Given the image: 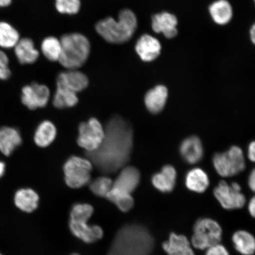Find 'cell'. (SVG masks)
<instances>
[{
	"label": "cell",
	"mask_w": 255,
	"mask_h": 255,
	"mask_svg": "<svg viewBox=\"0 0 255 255\" xmlns=\"http://www.w3.org/2000/svg\"><path fill=\"white\" fill-rule=\"evenodd\" d=\"M132 146L131 127L125 120L116 116L108 123L100 147L94 152H87V155L101 173H114L129 161Z\"/></svg>",
	"instance_id": "cell-1"
},
{
	"label": "cell",
	"mask_w": 255,
	"mask_h": 255,
	"mask_svg": "<svg viewBox=\"0 0 255 255\" xmlns=\"http://www.w3.org/2000/svg\"><path fill=\"white\" fill-rule=\"evenodd\" d=\"M154 239L144 226L128 224L117 233L108 255H150Z\"/></svg>",
	"instance_id": "cell-2"
},
{
	"label": "cell",
	"mask_w": 255,
	"mask_h": 255,
	"mask_svg": "<svg viewBox=\"0 0 255 255\" xmlns=\"http://www.w3.org/2000/svg\"><path fill=\"white\" fill-rule=\"evenodd\" d=\"M136 15L129 9L120 12L119 20L107 17L96 24L97 33L108 42L122 44L131 39L137 28Z\"/></svg>",
	"instance_id": "cell-3"
},
{
	"label": "cell",
	"mask_w": 255,
	"mask_h": 255,
	"mask_svg": "<svg viewBox=\"0 0 255 255\" xmlns=\"http://www.w3.org/2000/svg\"><path fill=\"white\" fill-rule=\"evenodd\" d=\"M60 41L62 49L58 61L64 68L76 70L84 65L91 51L87 38L81 33H71L63 35Z\"/></svg>",
	"instance_id": "cell-4"
},
{
	"label": "cell",
	"mask_w": 255,
	"mask_h": 255,
	"mask_svg": "<svg viewBox=\"0 0 255 255\" xmlns=\"http://www.w3.org/2000/svg\"><path fill=\"white\" fill-rule=\"evenodd\" d=\"M94 208L87 203L73 205L70 213L69 228L73 235L87 244L94 243L103 237L104 231L100 226L88 225Z\"/></svg>",
	"instance_id": "cell-5"
},
{
	"label": "cell",
	"mask_w": 255,
	"mask_h": 255,
	"mask_svg": "<svg viewBox=\"0 0 255 255\" xmlns=\"http://www.w3.org/2000/svg\"><path fill=\"white\" fill-rule=\"evenodd\" d=\"M222 229L219 223L212 219L203 218L194 224L191 244L198 250H205L219 244Z\"/></svg>",
	"instance_id": "cell-6"
},
{
	"label": "cell",
	"mask_w": 255,
	"mask_h": 255,
	"mask_svg": "<svg viewBox=\"0 0 255 255\" xmlns=\"http://www.w3.org/2000/svg\"><path fill=\"white\" fill-rule=\"evenodd\" d=\"M92 163L88 159L73 156L63 167L65 180L72 189H79L90 182Z\"/></svg>",
	"instance_id": "cell-7"
},
{
	"label": "cell",
	"mask_w": 255,
	"mask_h": 255,
	"mask_svg": "<svg viewBox=\"0 0 255 255\" xmlns=\"http://www.w3.org/2000/svg\"><path fill=\"white\" fill-rule=\"evenodd\" d=\"M218 173L223 177L234 176L245 168L244 152L241 148L233 146L227 151L217 153L213 158Z\"/></svg>",
	"instance_id": "cell-8"
},
{
	"label": "cell",
	"mask_w": 255,
	"mask_h": 255,
	"mask_svg": "<svg viewBox=\"0 0 255 255\" xmlns=\"http://www.w3.org/2000/svg\"><path fill=\"white\" fill-rule=\"evenodd\" d=\"M104 137L105 129L97 119L93 118L80 124L77 142L87 152L97 150L103 143Z\"/></svg>",
	"instance_id": "cell-9"
},
{
	"label": "cell",
	"mask_w": 255,
	"mask_h": 255,
	"mask_svg": "<svg viewBox=\"0 0 255 255\" xmlns=\"http://www.w3.org/2000/svg\"><path fill=\"white\" fill-rule=\"evenodd\" d=\"M241 187L237 183L229 185L225 181H221L213 193L223 208L226 210L241 209L246 203V198L241 192Z\"/></svg>",
	"instance_id": "cell-10"
},
{
	"label": "cell",
	"mask_w": 255,
	"mask_h": 255,
	"mask_svg": "<svg viewBox=\"0 0 255 255\" xmlns=\"http://www.w3.org/2000/svg\"><path fill=\"white\" fill-rule=\"evenodd\" d=\"M50 98V91L46 86L33 83L22 89V103L28 109L34 110L46 106Z\"/></svg>",
	"instance_id": "cell-11"
},
{
	"label": "cell",
	"mask_w": 255,
	"mask_h": 255,
	"mask_svg": "<svg viewBox=\"0 0 255 255\" xmlns=\"http://www.w3.org/2000/svg\"><path fill=\"white\" fill-rule=\"evenodd\" d=\"M135 49L142 61L150 62L160 55L162 47L158 39L151 35L145 34L136 41Z\"/></svg>",
	"instance_id": "cell-12"
},
{
	"label": "cell",
	"mask_w": 255,
	"mask_h": 255,
	"mask_svg": "<svg viewBox=\"0 0 255 255\" xmlns=\"http://www.w3.org/2000/svg\"><path fill=\"white\" fill-rule=\"evenodd\" d=\"M178 20L176 16L168 12H162L152 16L151 27L156 33H162L167 39L177 36Z\"/></svg>",
	"instance_id": "cell-13"
},
{
	"label": "cell",
	"mask_w": 255,
	"mask_h": 255,
	"mask_svg": "<svg viewBox=\"0 0 255 255\" xmlns=\"http://www.w3.org/2000/svg\"><path fill=\"white\" fill-rule=\"evenodd\" d=\"M88 84L87 76L76 70L60 73L57 78V87L68 89L75 93L84 90Z\"/></svg>",
	"instance_id": "cell-14"
},
{
	"label": "cell",
	"mask_w": 255,
	"mask_h": 255,
	"mask_svg": "<svg viewBox=\"0 0 255 255\" xmlns=\"http://www.w3.org/2000/svg\"><path fill=\"white\" fill-rule=\"evenodd\" d=\"M141 175L138 169L134 167H124L120 172L113 187L123 192L131 194L138 186Z\"/></svg>",
	"instance_id": "cell-15"
},
{
	"label": "cell",
	"mask_w": 255,
	"mask_h": 255,
	"mask_svg": "<svg viewBox=\"0 0 255 255\" xmlns=\"http://www.w3.org/2000/svg\"><path fill=\"white\" fill-rule=\"evenodd\" d=\"M162 248L168 255H196L186 236L174 233L164 242Z\"/></svg>",
	"instance_id": "cell-16"
},
{
	"label": "cell",
	"mask_w": 255,
	"mask_h": 255,
	"mask_svg": "<svg viewBox=\"0 0 255 255\" xmlns=\"http://www.w3.org/2000/svg\"><path fill=\"white\" fill-rule=\"evenodd\" d=\"M180 151L181 156L188 163H197L203 156L202 143L198 137L190 136L181 143Z\"/></svg>",
	"instance_id": "cell-17"
},
{
	"label": "cell",
	"mask_w": 255,
	"mask_h": 255,
	"mask_svg": "<svg viewBox=\"0 0 255 255\" xmlns=\"http://www.w3.org/2000/svg\"><path fill=\"white\" fill-rule=\"evenodd\" d=\"M21 142V136L17 129L9 127L0 128V152L2 154L10 155Z\"/></svg>",
	"instance_id": "cell-18"
},
{
	"label": "cell",
	"mask_w": 255,
	"mask_h": 255,
	"mask_svg": "<svg viewBox=\"0 0 255 255\" xmlns=\"http://www.w3.org/2000/svg\"><path fill=\"white\" fill-rule=\"evenodd\" d=\"M176 178L175 169L170 165H166L159 173L153 175L151 181L155 189L162 193H169L174 189Z\"/></svg>",
	"instance_id": "cell-19"
},
{
	"label": "cell",
	"mask_w": 255,
	"mask_h": 255,
	"mask_svg": "<svg viewBox=\"0 0 255 255\" xmlns=\"http://www.w3.org/2000/svg\"><path fill=\"white\" fill-rule=\"evenodd\" d=\"M168 98V89L165 86L158 85L149 90L145 96V104L152 114H158L164 109Z\"/></svg>",
	"instance_id": "cell-20"
},
{
	"label": "cell",
	"mask_w": 255,
	"mask_h": 255,
	"mask_svg": "<svg viewBox=\"0 0 255 255\" xmlns=\"http://www.w3.org/2000/svg\"><path fill=\"white\" fill-rule=\"evenodd\" d=\"M14 49L18 61L23 65L33 63L39 58V51L35 49L33 41L28 38L19 40Z\"/></svg>",
	"instance_id": "cell-21"
},
{
	"label": "cell",
	"mask_w": 255,
	"mask_h": 255,
	"mask_svg": "<svg viewBox=\"0 0 255 255\" xmlns=\"http://www.w3.org/2000/svg\"><path fill=\"white\" fill-rule=\"evenodd\" d=\"M39 197L31 189H21L16 191L14 202L16 207L21 211L31 213L37 208Z\"/></svg>",
	"instance_id": "cell-22"
},
{
	"label": "cell",
	"mask_w": 255,
	"mask_h": 255,
	"mask_svg": "<svg viewBox=\"0 0 255 255\" xmlns=\"http://www.w3.org/2000/svg\"><path fill=\"white\" fill-rule=\"evenodd\" d=\"M210 16L215 23L219 25L227 24L232 20L233 9L228 0H217L209 6Z\"/></svg>",
	"instance_id": "cell-23"
},
{
	"label": "cell",
	"mask_w": 255,
	"mask_h": 255,
	"mask_svg": "<svg viewBox=\"0 0 255 255\" xmlns=\"http://www.w3.org/2000/svg\"><path fill=\"white\" fill-rule=\"evenodd\" d=\"M186 185L188 189L194 192H205L209 186L208 175L202 169H192L187 174Z\"/></svg>",
	"instance_id": "cell-24"
},
{
	"label": "cell",
	"mask_w": 255,
	"mask_h": 255,
	"mask_svg": "<svg viewBox=\"0 0 255 255\" xmlns=\"http://www.w3.org/2000/svg\"><path fill=\"white\" fill-rule=\"evenodd\" d=\"M57 134L55 125L49 121L41 123L35 132L34 141L40 147H46L53 142Z\"/></svg>",
	"instance_id": "cell-25"
},
{
	"label": "cell",
	"mask_w": 255,
	"mask_h": 255,
	"mask_svg": "<svg viewBox=\"0 0 255 255\" xmlns=\"http://www.w3.org/2000/svg\"><path fill=\"white\" fill-rule=\"evenodd\" d=\"M236 250L243 255H253L255 250L254 236L245 231L236 232L232 237Z\"/></svg>",
	"instance_id": "cell-26"
},
{
	"label": "cell",
	"mask_w": 255,
	"mask_h": 255,
	"mask_svg": "<svg viewBox=\"0 0 255 255\" xmlns=\"http://www.w3.org/2000/svg\"><path fill=\"white\" fill-rule=\"evenodd\" d=\"M20 39V34L15 28L7 22L0 21V48L12 49Z\"/></svg>",
	"instance_id": "cell-27"
},
{
	"label": "cell",
	"mask_w": 255,
	"mask_h": 255,
	"mask_svg": "<svg viewBox=\"0 0 255 255\" xmlns=\"http://www.w3.org/2000/svg\"><path fill=\"white\" fill-rule=\"evenodd\" d=\"M105 198L115 204L118 208L123 212L129 211L134 205V200L131 194L123 192L113 187Z\"/></svg>",
	"instance_id": "cell-28"
},
{
	"label": "cell",
	"mask_w": 255,
	"mask_h": 255,
	"mask_svg": "<svg viewBox=\"0 0 255 255\" xmlns=\"http://www.w3.org/2000/svg\"><path fill=\"white\" fill-rule=\"evenodd\" d=\"M78 103L76 93L65 88L57 87L53 98V105L59 109L75 106Z\"/></svg>",
	"instance_id": "cell-29"
},
{
	"label": "cell",
	"mask_w": 255,
	"mask_h": 255,
	"mask_svg": "<svg viewBox=\"0 0 255 255\" xmlns=\"http://www.w3.org/2000/svg\"><path fill=\"white\" fill-rule=\"evenodd\" d=\"M41 49L44 56L50 61H58L61 53V43L55 37H48L41 43Z\"/></svg>",
	"instance_id": "cell-30"
},
{
	"label": "cell",
	"mask_w": 255,
	"mask_h": 255,
	"mask_svg": "<svg viewBox=\"0 0 255 255\" xmlns=\"http://www.w3.org/2000/svg\"><path fill=\"white\" fill-rule=\"evenodd\" d=\"M113 186V181L108 177H100L96 178L90 183V189L95 195L106 197Z\"/></svg>",
	"instance_id": "cell-31"
},
{
	"label": "cell",
	"mask_w": 255,
	"mask_h": 255,
	"mask_svg": "<svg viewBox=\"0 0 255 255\" xmlns=\"http://www.w3.org/2000/svg\"><path fill=\"white\" fill-rule=\"evenodd\" d=\"M80 0H56L57 10L62 14H75L81 8Z\"/></svg>",
	"instance_id": "cell-32"
},
{
	"label": "cell",
	"mask_w": 255,
	"mask_h": 255,
	"mask_svg": "<svg viewBox=\"0 0 255 255\" xmlns=\"http://www.w3.org/2000/svg\"><path fill=\"white\" fill-rule=\"evenodd\" d=\"M8 57L4 51L0 49V80L5 81L10 77Z\"/></svg>",
	"instance_id": "cell-33"
},
{
	"label": "cell",
	"mask_w": 255,
	"mask_h": 255,
	"mask_svg": "<svg viewBox=\"0 0 255 255\" xmlns=\"http://www.w3.org/2000/svg\"><path fill=\"white\" fill-rule=\"evenodd\" d=\"M205 255H230L226 248L220 244L207 249Z\"/></svg>",
	"instance_id": "cell-34"
},
{
	"label": "cell",
	"mask_w": 255,
	"mask_h": 255,
	"mask_svg": "<svg viewBox=\"0 0 255 255\" xmlns=\"http://www.w3.org/2000/svg\"><path fill=\"white\" fill-rule=\"evenodd\" d=\"M248 155L251 161L254 162L255 159V143L252 142L248 147Z\"/></svg>",
	"instance_id": "cell-35"
},
{
	"label": "cell",
	"mask_w": 255,
	"mask_h": 255,
	"mask_svg": "<svg viewBox=\"0 0 255 255\" xmlns=\"http://www.w3.org/2000/svg\"><path fill=\"white\" fill-rule=\"evenodd\" d=\"M248 185L251 190L253 191L255 189V170L252 171L250 176L248 178Z\"/></svg>",
	"instance_id": "cell-36"
},
{
	"label": "cell",
	"mask_w": 255,
	"mask_h": 255,
	"mask_svg": "<svg viewBox=\"0 0 255 255\" xmlns=\"http://www.w3.org/2000/svg\"><path fill=\"white\" fill-rule=\"evenodd\" d=\"M248 210L249 212H250V215L255 217V197H253L252 199L250 200V203H249L248 205Z\"/></svg>",
	"instance_id": "cell-37"
},
{
	"label": "cell",
	"mask_w": 255,
	"mask_h": 255,
	"mask_svg": "<svg viewBox=\"0 0 255 255\" xmlns=\"http://www.w3.org/2000/svg\"><path fill=\"white\" fill-rule=\"evenodd\" d=\"M12 0H0V8L8 7L11 4Z\"/></svg>",
	"instance_id": "cell-38"
},
{
	"label": "cell",
	"mask_w": 255,
	"mask_h": 255,
	"mask_svg": "<svg viewBox=\"0 0 255 255\" xmlns=\"http://www.w3.org/2000/svg\"><path fill=\"white\" fill-rule=\"evenodd\" d=\"M5 164L4 162L0 160V178L4 175L5 172Z\"/></svg>",
	"instance_id": "cell-39"
},
{
	"label": "cell",
	"mask_w": 255,
	"mask_h": 255,
	"mask_svg": "<svg viewBox=\"0 0 255 255\" xmlns=\"http://www.w3.org/2000/svg\"><path fill=\"white\" fill-rule=\"evenodd\" d=\"M250 37L252 42L253 43H255V25L254 24L253 26L251 27L250 30Z\"/></svg>",
	"instance_id": "cell-40"
},
{
	"label": "cell",
	"mask_w": 255,
	"mask_h": 255,
	"mask_svg": "<svg viewBox=\"0 0 255 255\" xmlns=\"http://www.w3.org/2000/svg\"><path fill=\"white\" fill-rule=\"evenodd\" d=\"M78 255V254H72V255Z\"/></svg>",
	"instance_id": "cell-41"
},
{
	"label": "cell",
	"mask_w": 255,
	"mask_h": 255,
	"mask_svg": "<svg viewBox=\"0 0 255 255\" xmlns=\"http://www.w3.org/2000/svg\"><path fill=\"white\" fill-rule=\"evenodd\" d=\"M0 255H3L2 254H1V253H0Z\"/></svg>",
	"instance_id": "cell-42"
}]
</instances>
